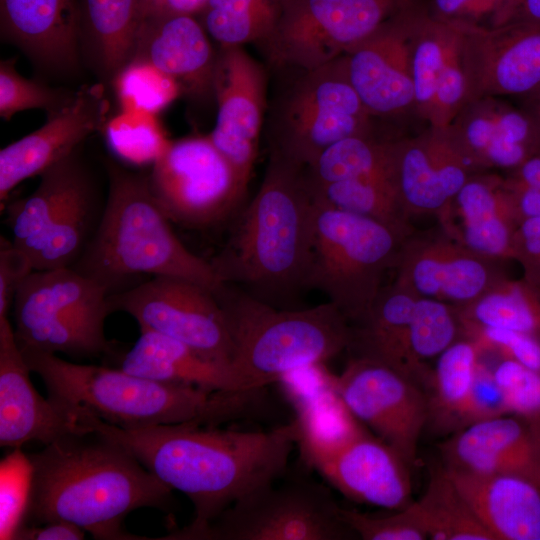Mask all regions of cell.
<instances>
[{
	"label": "cell",
	"mask_w": 540,
	"mask_h": 540,
	"mask_svg": "<svg viewBox=\"0 0 540 540\" xmlns=\"http://www.w3.org/2000/svg\"><path fill=\"white\" fill-rule=\"evenodd\" d=\"M81 423L130 451L154 476L189 498L192 522L164 540H194L228 507L284 475L297 446V419L269 431L183 423L124 429L94 417Z\"/></svg>",
	"instance_id": "cell-1"
},
{
	"label": "cell",
	"mask_w": 540,
	"mask_h": 540,
	"mask_svg": "<svg viewBox=\"0 0 540 540\" xmlns=\"http://www.w3.org/2000/svg\"><path fill=\"white\" fill-rule=\"evenodd\" d=\"M26 524L72 523L98 540H142L122 529L140 508L166 510L173 490L124 446L97 432L68 434L27 455Z\"/></svg>",
	"instance_id": "cell-2"
},
{
	"label": "cell",
	"mask_w": 540,
	"mask_h": 540,
	"mask_svg": "<svg viewBox=\"0 0 540 540\" xmlns=\"http://www.w3.org/2000/svg\"><path fill=\"white\" fill-rule=\"evenodd\" d=\"M21 350L30 370L44 382L48 397L78 421L89 416L124 429L183 423L218 426L261 417L268 407L264 388L211 392L154 381L119 367Z\"/></svg>",
	"instance_id": "cell-3"
},
{
	"label": "cell",
	"mask_w": 540,
	"mask_h": 540,
	"mask_svg": "<svg viewBox=\"0 0 540 540\" xmlns=\"http://www.w3.org/2000/svg\"><path fill=\"white\" fill-rule=\"evenodd\" d=\"M315 200L306 168L269 155L254 198L210 261L223 284L280 308L305 289Z\"/></svg>",
	"instance_id": "cell-4"
},
{
	"label": "cell",
	"mask_w": 540,
	"mask_h": 540,
	"mask_svg": "<svg viewBox=\"0 0 540 540\" xmlns=\"http://www.w3.org/2000/svg\"><path fill=\"white\" fill-rule=\"evenodd\" d=\"M109 188L98 225L71 266L110 292L133 277L170 276L201 284L217 293L224 284L210 261L190 251L159 206L148 175L108 163Z\"/></svg>",
	"instance_id": "cell-5"
},
{
	"label": "cell",
	"mask_w": 540,
	"mask_h": 540,
	"mask_svg": "<svg viewBox=\"0 0 540 540\" xmlns=\"http://www.w3.org/2000/svg\"><path fill=\"white\" fill-rule=\"evenodd\" d=\"M216 296L233 343L230 367L243 390L322 365L349 346V323L330 302L280 308L228 284Z\"/></svg>",
	"instance_id": "cell-6"
},
{
	"label": "cell",
	"mask_w": 540,
	"mask_h": 540,
	"mask_svg": "<svg viewBox=\"0 0 540 540\" xmlns=\"http://www.w3.org/2000/svg\"><path fill=\"white\" fill-rule=\"evenodd\" d=\"M406 239L378 221L315 200L305 289L322 292L354 325L379 296Z\"/></svg>",
	"instance_id": "cell-7"
},
{
	"label": "cell",
	"mask_w": 540,
	"mask_h": 540,
	"mask_svg": "<svg viewBox=\"0 0 540 540\" xmlns=\"http://www.w3.org/2000/svg\"><path fill=\"white\" fill-rule=\"evenodd\" d=\"M289 77L266 112L269 155L308 167L325 149L349 136L373 132V117L349 84L340 58Z\"/></svg>",
	"instance_id": "cell-8"
},
{
	"label": "cell",
	"mask_w": 540,
	"mask_h": 540,
	"mask_svg": "<svg viewBox=\"0 0 540 540\" xmlns=\"http://www.w3.org/2000/svg\"><path fill=\"white\" fill-rule=\"evenodd\" d=\"M104 203L77 151L40 175L28 196L8 201L6 224L12 241L30 257L35 270L71 267L92 237Z\"/></svg>",
	"instance_id": "cell-9"
},
{
	"label": "cell",
	"mask_w": 540,
	"mask_h": 540,
	"mask_svg": "<svg viewBox=\"0 0 540 540\" xmlns=\"http://www.w3.org/2000/svg\"><path fill=\"white\" fill-rule=\"evenodd\" d=\"M110 292L73 267L34 270L12 306L21 349L98 356L112 350L104 333Z\"/></svg>",
	"instance_id": "cell-10"
},
{
	"label": "cell",
	"mask_w": 540,
	"mask_h": 540,
	"mask_svg": "<svg viewBox=\"0 0 540 540\" xmlns=\"http://www.w3.org/2000/svg\"><path fill=\"white\" fill-rule=\"evenodd\" d=\"M407 0H284L270 35L258 45L277 71L325 66L373 34Z\"/></svg>",
	"instance_id": "cell-11"
},
{
	"label": "cell",
	"mask_w": 540,
	"mask_h": 540,
	"mask_svg": "<svg viewBox=\"0 0 540 540\" xmlns=\"http://www.w3.org/2000/svg\"><path fill=\"white\" fill-rule=\"evenodd\" d=\"M345 523L331 491L312 480L261 487L236 501L194 540H346Z\"/></svg>",
	"instance_id": "cell-12"
},
{
	"label": "cell",
	"mask_w": 540,
	"mask_h": 540,
	"mask_svg": "<svg viewBox=\"0 0 540 540\" xmlns=\"http://www.w3.org/2000/svg\"><path fill=\"white\" fill-rule=\"evenodd\" d=\"M148 181L170 221L191 229L232 219L247 191L208 135L171 141L151 166Z\"/></svg>",
	"instance_id": "cell-13"
},
{
	"label": "cell",
	"mask_w": 540,
	"mask_h": 540,
	"mask_svg": "<svg viewBox=\"0 0 540 540\" xmlns=\"http://www.w3.org/2000/svg\"><path fill=\"white\" fill-rule=\"evenodd\" d=\"M108 300L111 313H127L139 330L175 339L230 367V330L216 293L209 288L183 278L153 276L110 294Z\"/></svg>",
	"instance_id": "cell-14"
},
{
	"label": "cell",
	"mask_w": 540,
	"mask_h": 540,
	"mask_svg": "<svg viewBox=\"0 0 540 540\" xmlns=\"http://www.w3.org/2000/svg\"><path fill=\"white\" fill-rule=\"evenodd\" d=\"M324 379L360 423L413 465L429 422L427 395L418 383L390 366L359 357H350L338 375L324 372Z\"/></svg>",
	"instance_id": "cell-15"
},
{
	"label": "cell",
	"mask_w": 540,
	"mask_h": 540,
	"mask_svg": "<svg viewBox=\"0 0 540 540\" xmlns=\"http://www.w3.org/2000/svg\"><path fill=\"white\" fill-rule=\"evenodd\" d=\"M300 458L355 502L401 510L412 503L408 465L362 426L334 438L298 436Z\"/></svg>",
	"instance_id": "cell-16"
},
{
	"label": "cell",
	"mask_w": 540,
	"mask_h": 540,
	"mask_svg": "<svg viewBox=\"0 0 540 540\" xmlns=\"http://www.w3.org/2000/svg\"><path fill=\"white\" fill-rule=\"evenodd\" d=\"M268 76L243 46H220L214 71L216 123L208 135L247 188L265 123Z\"/></svg>",
	"instance_id": "cell-17"
},
{
	"label": "cell",
	"mask_w": 540,
	"mask_h": 540,
	"mask_svg": "<svg viewBox=\"0 0 540 540\" xmlns=\"http://www.w3.org/2000/svg\"><path fill=\"white\" fill-rule=\"evenodd\" d=\"M409 43L414 110L430 126L446 128L468 102L465 24L411 8Z\"/></svg>",
	"instance_id": "cell-18"
},
{
	"label": "cell",
	"mask_w": 540,
	"mask_h": 540,
	"mask_svg": "<svg viewBox=\"0 0 540 540\" xmlns=\"http://www.w3.org/2000/svg\"><path fill=\"white\" fill-rule=\"evenodd\" d=\"M410 10L409 2L405 3L340 57L349 84L373 118L394 119L414 109Z\"/></svg>",
	"instance_id": "cell-19"
},
{
	"label": "cell",
	"mask_w": 540,
	"mask_h": 540,
	"mask_svg": "<svg viewBox=\"0 0 540 540\" xmlns=\"http://www.w3.org/2000/svg\"><path fill=\"white\" fill-rule=\"evenodd\" d=\"M464 24L468 102L486 96L526 99L540 91V23Z\"/></svg>",
	"instance_id": "cell-20"
},
{
	"label": "cell",
	"mask_w": 540,
	"mask_h": 540,
	"mask_svg": "<svg viewBox=\"0 0 540 540\" xmlns=\"http://www.w3.org/2000/svg\"><path fill=\"white\" fill-rule=\"evenodd\" d=\"M109 104L101 84L84 85L37 130L0 151V205L24 180L40 176L77 151L93 132L103 130Z\"/></svg>",
	"instance_id": "cell-21"
},
{
	"label": "cell",
	"mask_w": 540,
	"mask_h": 540,
	"mask_svg": "<svg viewBox=\"0 0 540 540\" xmlns=\"http://www.w3.org/2000/svg\"><path fill=\"white\" fill-rule=\"evenodd\" d=\"M494 262L445 233L420 237L411 234L399 252L394 283L417 297L462 307L502 278Z\"/></svg>",
	"instance_id": "cell-22"
},
{
	"label": "cell",
	"mask_w": 540,
	"mask_h": 540,
	"mask_svg": "<svg viewBox=\"0 0 540 540\" xmlns=\"http://www.w3.org/2000/svg\"><path fill=\"white\" fill-rule=\"evenodd\" d=\"M393 163L397 194L409 217L439 216L478 173L447 127L430 126L414 138L394 140Z\"/></svg>",
	"instance_id": "cell-23"
},
{
	"label": "cell",
	"mask_w": 540,
	"mask_h": 540,
	"mask_svg": "<svg viewBox=\"0 0 540 540\" xmlns=\"http://www.w3.org/2000/svg\"><path fill=\"white\" fill-rule=\"evenodd\" d=\"M9 317H0V446L44 445L72 433L89 432L78 419L34 387Z\"/></svg>",
	"instance_id": "cell-24"
},
{
	"label": "cell",
	"mask_w": 540,
	"mask_h": 540,
	"mask_svg": "<svg viewBox=\"0 0 540 540\" xmlns=\"http://www.w3.org/2000/svg\"><path fill=\"white\" fill-rule=\"evenodd\" d=\"M477 172H511L540 151V118L501 97L468 102L447 127Z\"/></svg>",
	"instance_id": "cell-25"
},
{
	"label": "cell",
	"mask_w": 540,
	"mask_h": 540,
	"mask_svg": "<svg viewBox=\"0 0 540 540\" xmlns=\"http://www.w3.org/2000/svg\"><path fill=\"white\" fill-rule=\"evenodd\" d=\"M444 468L506 474L540 485V421L515 415L478 421L440 445Z\"/></svg>",
	"instance_id": "cell-26"
},
{
	"label": "cell",
	"mask_w": 540,
	"mask_h": 540,
	"mask_svg": "<svg viewBox=\"0 0 540 540\" xmlns=\"http://www.w3.org/2000/svg\"><path fill=\"white\" fill-rule=\"evenodd\" d=\"M439 217L444 233L467 249L495 261L514 259L519 220L505 178L473 174Z\"/></svg>",
	"instance_id": "cell-27"
},
{
	"label": "cell",
	"mask_w": 540,
	"mask_h": 540,
	"mask_svg": "<svg viewBox=\"0 0 540 540\" xmlns=\"http://www.w3.org/2000/svg\"><path fill=\"white\" fill-rule=\"evenodd\" d=\"M1 34L36 64L58 72L76 67L80 47L77 0H0Z\"/></svg>",
	"instance_id": "cell-28"
},
{
	"label": "cell",
	"mask_w": 540,
	"mask_h": 540,
	"mask_svg": "<svg viewBox=\"0 0 540 540\" xmlns=\"http://www.w3.org/2000/svg\"><path fill=\"white\" fill-rule=\"evenodd\" d=\"M134 56L146 59L171 76L182 92L195 97L214 96L217 52L196 16L142 18Z\"/></svg>",
	"instance_id": "cell-29"
},
{
	"label": "cell",
	"mask_w": 540,
	"mask_h": 540,
	"mask_svg": "<svg viewBox=\"0 0 540 540\" xmlns=\"http://www.w3.org/2000/svg\"><path fill=\"white\" fill-rule=\"evenodd\" d=\"M494 540H540V485L506 474L442 467Z\"/></svg>",
	"instance_id": "cell-30"
},
{
	"label": "cell",
	"mask_w": 540,
	"mask_h": 540,
	"mask_svg": "<svg viewBox=\"0 0 540 540\" xmlns=\"http://www.w3.org/2000/svg\"><path fill=\"white\" fill-rule=\"evenodd\" d=\"M122 370L158 382L190 385L207 391H241L231 367L209 360L167 336L139 330V337L120 358Z\"/></svg>",
	"instance_id": "cell-31"
},
{
	"label": "cell",
	"mask_w": 540,
	"mask_h": 540,
	"mask_svg": "<svg viewBox=\"0 0 540 540\" xmlns=\"http://www.w3.org/2000/svg\"><path fill=\"white\" fill-rule=\"evenodd\" d=\"M141 19L140 0H82L80 41L104 79L111 81L133 57Z\"/></svg>",
	"instance_id": "cell-32"
},
{
	"label": "cell",
	"mask_w": 540,
	"mask_h": 540,
	"mask_svg": "<svg viewBox=\"0 0 540 540\" xmlns=\"http://www.w3.org/2000/svg\"><path fill=\"white\" fill-rule=\"evenodd\" d=\"M417 298L395 283L383 288L367 314L350 326L351 357L380 362L411 378L406 338Z\"/></svg>",
	"instance_id": "cell-33"
},
{
	"label": "cell",
	"mask_w": 540,
	"mask_h": 540,
	"mask_svg": "<svg viewBox=\"0 0 540 540\" xmlns=\"http://www.w3.org/2000/svg\"><path fill=\"white\" fill-rule=\"evenodd\" d=\"M455 308L463 324L505 328L540 340V290L525 279L502 277L472 303Z\"/></svg>",
	"instance_id": "cell-34"
},
{
	"label": "cell",
	"mask_w": 540,
	"mask_h": 540,
	"mask_svg": "<svg viewBox=\"0 0 540 540\" xmlns=\"http://www.w3.org/2000/svg\"><path fill=\"white\" fill-rule=\"evenodd\" d=\"M394 139L374 132L346 137L325 149L308 167L312 188L379 175H394Z\"/></svg>",
	"instance_id": "cell-35"
},
{
	"label": "cell",
	"mask_w": 540,
	"mask_h": 540,
	"mask_svg": "<svg viewBox=\"0 0 540 540\" xmlns=\"http://www.w3.org/2000/svg\"><path fill=\"white\" fill-rule=\"evenodd\" d=\"M311 189L320 203L378 221L405 238L413 234L393 175L340 181Z\"/></svg>",
	"instance_id": "cell-36"
},
{
	"label": "cell",
	"mask_w": 540,
	"mask_h": 540,
	"mask_svg": "<svg viewBox=\"0 0 540 540\" xmlns=\"http://www.w3.org/2000/svg\"><path fill=\"white\" fill-rule=\"evenodd\" d=\"M480 350L472 339H458L437 358L431 368L425 393L429 404V421L438 426L455 427L470 393Z\"/></svg>",
	"instance_id": "cell-37"
},
{
	"label": "cell",
	"mask_w": 540,
	"mask_h": 540,
	"mask_svg": "<svg viewBox=\"0 0 540 540\" xmlns=\"http://www.w3.org/2000/svg\"><path fill=\"white\" fill-rule=\"evenodd\" d=\"M413 504L430 539L494 540L442 467Z\"/></svg>",
	"instance_id": "cell-38"
},
{
	"label": "cell",
	"mask_w": 540,
	"mask_h": 540,
	"mask_svg": "<svg viewBox=\"0 0 540 540\" xmlns=\"http://www.w3.org/2000/svg\"><path fill=\"white\" fill-rule=\"evenodd\" d=\"M284 0H208L196 16L219 46L259 44L274 29Z\"/></svg>",
	"instance_id": "cell-39"
},
{
	"label": "cell",
	"mask_w": 540,
	"mask_h": 540,
	"mask_svg": "<svg viewBox=\"0 0 540 540\" xmlns=\"http://www.w3.org/2000/svg\"><path fill=\"white\" fill-rule=\"evenodd\" d=\"M460 333L462 324L455 306L432 298H417L408 327L406 351L410 376L422 388L431 370L426 362L457 341Z\"/></svg>",
	"instance_id": "cell-40"
},
{
	"label": "cell",
	"mask_w": 540,
	"mask_h": 540,
	"mask_svg": "<svg viewBox=\"0 0 540 540\" xmlns=\"http://www.w3.org/2000/svg\"><path fill=\"white\" fill-rule=\"evenodd\" d=\"M102 131L114 155L135 166H152L171 143L157 114L143 111L120 109Z\"/></svg>",
	"instance_id": "cell-41"
},
{
	"label": "cell",
	"mask_w": 540,
	"mask_h": 540,
	"mask_svg": "<svg viewBox=\"0 0 540 540\" xmlns=\"http://www.w3.org/2000/svg\"><path fill=\"white\" fill-rule=\"evenodd\" d=\"M121 110L158 114L182 93L175 79L151 62L132 57L111 80Z\"/></svg>",
	"instance_id": "cell-42"
},
{
	"label": "cell",
	"mask_w": 540,
	"mask_h": 540,
	"mask_svg": "<svg viewBox=\"0 0 540 540\" xmlns=\"http://www.w3.org/2000/svg\"><path fill=\"white\" fill-rule=\"evenodd\" d=\"M72 94L38 80L24 78L16 71L15 59L0 63V116L4 120L30 109L45 110L50 115L59 110Z\"/></svg>",
	"instance_id": "cell-43"
},
{
	"label": "cell",
	"mask_w": 540,
	"mask_h": 540,
	"mask_svg": "<svg viewBox=\"0 0 540 540\" xmlns=\"http://www.w3.org/2000/svg\"><path fill=\"white\" fill-rule=\"evenodd\" d=\"M0 539H13L26 524L30 498L31 466L28 456L14 449L0 465Z\"/></svg>",
	"instance_id": "cell-44"
},
{
	"label": "cell",
	"mask_w": 540,
	"mask_h": 540,
	"mask_svg": "<svg viewBox=\"0 0 540 540\" xmlns=\"http://www.w3.org/2000/svg\"><path fill=\"white\" fill-rule=\"evenodd\" d=\"M341 515L355 535L362 540L428 539L413 502L391 514L372 515L341 507Z\"/></svg>",
	"instance_id": "cell-45"
},
{
	"label": "cell",
	"mask_w": 540,
	"mask_h": 540,
	"mask_svg": "<svg viewBox=\"0 0 540 540\" xmlns=\"http://www.w3.org/2000/svg\"><path fill=\"white\" fill-rule=\"evenodd\" d=\"M491 371L510 413L540 421V372L504 357Z\"/></svg>",
	"instance_id": "cell-46"
},
{
	"label": "cell",
	"mask_w": 540,
	"mask_h": 540,
	"mask_svg": "<svg viewBox=\"0 0 540 540\" xmlns=\"http://www.w3.org/2000/svg\"><path fill=\"white\" fill-rule=\"evenodd\" d=\"M461 324L464 336L475 341L480 352L492 351L540 372L539 339L505 328Z\"/></svg>",
	"instance_id": "cell-47"
},
{
	"label": "cell",
	"mask_w": 540,
	"mask_h": 540,
	"mask_svg": "<svg viewBox=\"0 0 540 540\" xmlns=\"http://www.w3.org/2000/svg\"><path fill=\"white\" fill-rule=\"evenodd\" d=\"M511 414L505 396L497 385L491 368L479 359L474 381L459 417L458 427Z\"/></svg>",
	"instance_id": "cell-48"
},
{
	"label": "cell",
	"mask_w": 540,
	"mask_h": 540,
	"mask_svg": "<svg viewBox=\"0 0 540 540\" xmlns=\"http://www.w3.org/2000/svg\"><path fill=\"white\" fill-rule=\"evenodd\" d=\"M519 0H434L436 16L447 20L479 25L478 21L493 16L494 26L515 18ZM493 26V27H494Z\"/></svg>",
	"instance_id": "cell-49"
},
{
	"label": "cell",
	"mask_w": 540,
	"mask_h": 540,
	"mask_svg": "<svg viewBox=\"0 0 540 540\" xmlns=\"http://www.w3.org/2000/svg\"><path fill=\"white\" fill-rule=\"evenodd\" d=\"M29 255L12 240L0 238V317H8L16 294L34 271Z\"/></svg>",
	"instance_id": "cell-50"
},
{
	"label": "cell",
	"mask_w": 540,
	"mask_h": 540,
	"mask_svg": "<svg viewBox=\"0 0 540 540\" xmlns=\"http://www.w3.org/2000/svg\"><path fill=\"white\" fill-rule=\"evenodd\" d=\"M514 259L521 263L524 279L540 290V217L524 219L518 225Z\"/></svg>",
	"instance_id": "cell-51"
},
{
	"label": "cell",
	"mask_w": 540,
	"mask_h": 540,
	"mask_svg": "<svg viewBox=\"0 0 540 540\" xmlns=\"http://www.w3.org/2000/svg\"><path fill=\"white\" fill-rule=\"evenodd\" d=\"M85 531L65 521H51L39 525L25 524L13 540H81Z\"/></svg>",
	"instance_id": "cell-52"
},
{
	"label": "cell",
	"mask_w": 540,
	"mask_h": 540,
	"mask_svg": "<svg viewBox=\"0 0 540 540\" xmlns=\"http://www.w3.org/2000/svg\"><path fill=\"white\" fill-rule=\"evenodd\" d=\"M141 16L155 17L166 15L197 16L208 0H140Z\"/></svg>",
	"instance_id": "cell-53"
},
{
	"label": "cell",
	"mask_w": 540,
	"mask_h": 540,
	"mask_svg": "<svg viewBox=\"0 0 540 540\" xmlns=\"http://www.w3.org/2000/svg\"><path fill=\"white\" fill-rule=\"evenodd\" d=\"M505 182L511 193L519 224L524 219L540 217V188L515 185L506 178Z\"/></svg>",
	"instance_id": "cell-54"
},
{
	"label": "cell",
	"mask_w": 540,
	"mask_h": 540,
	"mask_svg": "<svg viewBox=\"0 0 540 540\" xmlns=\"http://www.w3.org/2000/svg\"><path fill=\"white\" fill-rule=\"evenodd\" d=\"M506 180L515 185L540 188V151L509 172Z\"/></svg>",
	"instance_id": "cell-55"
},
{
	"label": "cell",
	"mask_w": 540,
	"mask_h": 540,
	"mask_svg": "<svg viewBox=\"0 0 540 540\" xmlns=\"http://www.w3.org/2000/svg\"><path fill=\"white\" fill-rule=\"evenodd\" d=\"M526 105L529 106L540 118V91L526 98Z\"/></svg>",
	"instance_id": "cell-56"
}]
</instances>
